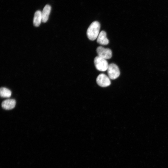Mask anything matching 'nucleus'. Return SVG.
<instances>
[{
    "instance_id": "7",
    "label": "nucleus",
    "mask_w": 168,
    "mask_h": 168,
    "mask_svg": "<svg viewBox=\"0 0 168 168\" xmlns=\"http://www.w3.org/2000/svg\"><path fill=\"white\" fill-rule=\"evenodd\" d=\"M16 101L13 99H8L3 101L2 103V107L4 109L9 110L13 109L16 105Z\"/></svg>"
},
{
    "instance_id": "9",
    "label": "nucleus",
    "mask_w": 168,
    "mask_h": 168,
    "mask_svg": "<svg viewBox=\"0 0 168 168\" xmlns=\"http://www.w3.org/2000/svg\"><path fill=\"white\" fill-rule=\"evenodd\" d=\"M41 21H42V12L39 10L37 11L34 14L33 24L35 26L38 27L40 26Z\"/></svg>"
},
{
    "instance_id": "1",
    "label": "nucleus",
    "mask_w": 168,
    "mask_h": 168,
    "mask_svg": "<svg viewBox=\"0 0 168 168\" xmlns=\"http://www.w3.org/2000/svg\"><path fill=\"white\" fill-rule=\"evenodd\" d=\"M100 24L97 21L92 22L88 27L86 32L88 38L91 40H94L97 38L100 33Z\"/></svg>"
},
{
    "instance_id": "10",
    "label": "nucleus",
    "mask_w": 168,
    "mask_h": 168,
    "mask_svg": "<svg viewBox=\"0 0 168 168\" xmlns=\"http://www.w3.org/2000/svg\"><path fill=\"white\" fill-rule=\"evenodd\" d=\"M0 94L1 97L8 98L11 96L12 94L11 91L5 87H1L0 89Z\"/></svg>"
},
{
    "instance_id": "5",
    "label": "nucleus",
    "mask_w": 168,
    "mask_h": 168,
    "mask_svg": "<svg viewBox=\"0 0 168 168\" xmlns=\"http://www.w3.org/2000/svg\"><path fill=\"white\" fill-rule=\"evenodd\" d=\"M96 81L97 84L102 87L108 86L111 84L109 77L104 73H101L98 76Z\"/></svg>"
},
{
    "instance_id": "6",
    "label": "nucleus",
    "mask_w": 168,
    "mask_h": 168,
    "mask_svg": "<svg viewBox=\"0 0 168 168\" xmlns=\"http://www.w3.org/2000/svg\"><path fill=\"white\" fill-rule=\"evenodd\" d=\"M97 42L99 44L106 45L109 44V40L106 37V33L104 30L100 31L97 38Z\"/></svg>"
},
{
    "instance_id": "4",
    "label": "nucleus",
    "mask_w": 168,
    "mask_h": 168,
    "mask_svg": "<svg viewBox=\"0 0 168 168\" xmlns=\"http://www.w3.org/2000/svg\"><path fill=\"white\" fill-rule=\"evenodd\" d=\"M96 52L98 56L105 59H110L112 56L111 49L102 46H99L97 48Z\"/></svg>"
},
{
    "instance_id": "3",
    "label": "nucleus",
    "mask_w": 168,
    "mask_h": 168,
    "mask_svg": "<svg viewBox=\"0 0 168 168\" xmlns=\"http://www.w3.org/2000/svg\"><path fill=\"white\" fill-rule=\"evenodd\" d=\"M107 71L108 77L110 79L113 80L117 78L120 74L118 67L116 64L113 63L109 65Z\"/></svg>"
},
{
    "instance_id": "2",
    "label": "nucleus",
    "mask_w": 168,
    "mask_h": 168,
    "mask_svg": "<svg viewBox=\"0 0 168 168\" xmlns=\"http://www.w3.org/2000/svg\"><path fill=\"white\" fill-rule=\"evenodd\" d=\"M94 63L96 69L100 71L107 70L109 65L106 59L98 56L95 58Z\"/></svg>"
},
{
    "instance_id": "8",
    "label": "nucleus",
    "mask_w": 168,
    "mask_h": 168,
    "mask_svg": "<svg viewBox=\"0 0 168 168\" xmlns=\"http://www.w3.org/2000/svg\"><path fill=\"white\" fill-rule=\"evenodd\" d=\"M51 8L50 6L48 4L46 5L44 8L42 12V21L43 22L45 23L47 21Z\"/></svg>"
}]
</instances>
